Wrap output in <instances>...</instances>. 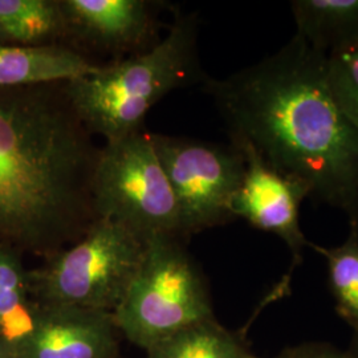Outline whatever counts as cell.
<instances>
[{
    "mask_svg": "<svg viewBox=\"0 0 358 358\" xmlns=\"http://www.w3.org/2000/svg\"><path fill=\"white\" fill-rule=\"evenodd\" d=\"M203 84L231 142L251 146L358 230V128L333 97L322 53L294 35L256 64Z\"/></svg>",
    "mask_w": 358,
    "mask_h": 358,
    "instance_id": "cell-1",
    "label": "cell"
},
{
    "mask_svg": "<svg viewBox=\"0 0 358 358\" xmlns=\"http://www.w3.org/2000/svg\"><path fill=\"white\" fill-rule=\"evenodd\" d=\"M99 154L64 84L0 88V241L44 257L76 243Z\"/></svg>",
    "mask_w": 358,
    "mask_h": 358,
    "instance_id": "cell-2",
    "label": "cell"
},
{
    "mask_svg": "<svg viewBox=\"0 0 358 358\" xmlns=\"http://www.w3.org/2000/svg\"><path fill=\"white\" fill-rule=\"evenodd\" d=\"M198 32V16L179 13L152 48L64 83L65 96L90 134L108 142L143 130L148 112L171 90L205 83Z\"/></svg>",
    "mask_w": 358,
    "mask_h": 358,
    "instance_id": "cell-3",
    "label": "cell"
},
{
    "mask_svg": "<svg viewBox=\"0 0 358 358\" xmlns=\"http://www.w3.org/2000/svg\"><path fill=\"white\" fill-rule=\"evenodd\" d=\"M146 241L112 220L97 219L73 245L28 271L34 301L115 313L140 269Z\"/></svg>",
    "mask_w": 358,
    "mask_h": 358,
    "instance_id": "cell-4",
    "label": "cell"
},
{
    "mask_svg": "<svg viewBox=\"0 0 358 358\" xmlns=\"http://www.w3.org/2000/svg\"><path fill=\"white\" fill-rule=\"evenodd\" d=\"M179 239L167 234L148 238L140 269L113 313L118 332L143 350L215 319L205 278Z\"/></svg>",
    "mask_w": 358,
    "mask_h": 358,
    "instance_id": "cell-5",
    "label": "cell"
},
{
    "mask_svg": "<svg viewBox=\"0 0 358 358\" xmlns=\"http://www.w3.org/2000/svg\"><path fill=\"white\" fill-rule=\"evenodd\" d=\"M93 210L143 239L155 234L182 238L178 206L166 174L143 130L106 142L92 180Z\"/></svg>",
    "mask_w": 358,
    "mask_h": 358,
    "instance_id": "cell-6",
    "label": "cell"
},
{
    "mask_svg": "<svg viewBox=\"0 0 358 358\" xmlns=\"http://www.w3.org/2000/svg\"><path fill=\"white\" fill-rule=\"evenodd\" d=\"M178 206L182 238L234 220L232 205L245 169L234 145L150 133Z\"/></svg>",
    "mask_w": 358,
    "mask_h": 358,
    "instance_id": "cell-7",
    "label": "cell"
},
{
    "mask_svg": "<svg viewBox=\"0 0 358 358\" xmlns=\"http://www.w3.org/2000/svg\"><path fill=\"white\" fill-rule=\"evenodd\" d=\"M234 145L245 161L243 179L232 205L234 217L279 236L289 248L294 263H299L309 243L299 220L300 206L310 196L307 186L269 166L251 146Z\"/></svg>",
    "mask_w": 358,
    "mask_h": 358,
    "instance_id": "cell-8",
    "label": "cell"
},
{
    "mask_svg": "<svg viewBox=\"0 0 358 358\" xmlns=\"http://www.w3.org/2000/svg\"><path fill=\"white\" fill-rule=\"evenodd\" d=\"M34 328L13 358H117L113 313L36 303Z\"/></svg>",
    "mask_w": 358,
    "mask_h": 358,
    "instance_id": "cell-9",
    "label": "cell"
},
{
    "mask_svg": "<svg viewBox=\"0 0 358 358\" xmlns=\"http://www.w3.org/2000/svg\"><path fill=\"white\" fill-rule=\"evenodd\" d=\"M59 4L68 38L100 50H136L153 32V6L143 0H59Z\"/></svg>",
    "mask_w": 358,
    "mask_h": 358,
    "instance_id": "cell-10",
    "label": "cell"
},
{
    "mask_svg": "<svg viewBox=\"0 0 358 358\" xmlns=\"http://www.w3.org/2000/svg\"><path fill=\"white\" fill-rule=\"evenodd\" d=\"M99 68L87 56L63 44H0V88L64 84Z\"/></svg>",
    "mask_w": 358,
    "mask_h": 358,
    "instance_id": "cell-11",
    "label": "cell"
},
{
    "mask_svg": "<svg viewBox=\"0 0 358 358\" xmlns=\"http://www.w3.org/2000/svg\"><path fill=\"white\" fill-rule=\"evenodd\" d=\"M296 34L324 56L358 38V0H294Z\"/></svg>",
    "mask_w": 358,
    "mask_h": 358,
    "instance_id": "cell-12",
    "label": "cell"
},
{
    "mask_svg": "<svg viewBox=\"0 0 358 358\" xmlns=\"http://www.w3.org/2000/svg\"><path fill=\"white\" fill-rule=\"evenodd\" d=\"M36 303L22 252L0 241V341L15 349L34 328Z\"/></svg>",
    "mask_w": 358,
    "mask_h": 358,
    "instance_id": "cell-13",
    "label": "cell"
},
{
    "mask_svg": "<svg viewBox=\"0 0 358 358\" xmlns=\"http://www.w3.org/2000/svg\"><path fill=\"white\" fill-rule=\"evenodd\" d=\"M0 32L16 45H53L68 38L59 0H0Z\"/></svg>",
    "mask_w": 358,
    "mask_h": 358,
    "instance_id": "cell-14",
    "label": "cell"
},
{
    "mask_svg": "<svg viewBox=\"0 0 358 358\" xmlns=\"http://www.w3.org/2000/svg\"><path fill=\"white\" fill-rule=\"evenodd\" d=\"M148 358H256L215 319L192 324L146 350Z\"/></svg>",
    "mask_w": 358,
    "mask_h": 358,
    "instance_id": "cell-15",
    "label": "cell"
},
{
    "mask_svg": "<svg viewBox=\"0 0 358 358\" xmlns=\"http://www.w3.org/2000/svg\"><path fill=\"white\" fill-rule=\"evenodd\" d=\"M349 227L348 238L337 247L312 242L308 247L325 259L336 310L358 334V230L355 226Z\"/></svg>",
    "mask_w": 358,
    "mask_h": 358,
    "instance_id": "cell-16",
    "label": "cell"
},
{
    "mask_svg": "<svg viewBox=\"0 0 358 358\" xmlns=\"http://www.w3.org/2000/svg\"><path fill=\"white\" fill-rule=\"evenodd\" d=\"M325 65L336 103L358 128V38L327 55Z\"/></svg>",
    "mask_w": 358,
    "mask_h": 358,
    "instance_id": "cell-17",
    "label": "cell"
},
{
    "mask_svg": "<svg viewBox=\"0 0 358 358\" xmlns=\"http://www.w3.org/2000/svg\"><path fill=\"white\" fill-rule=\"evenodd\" d=\"M276 358H350L345 352L328 344H303L282 350Z\"/></svg>",
    "mask_w": 358,
    "mask_h": 358,
    "instance_id": "cell-18",
    "label": "cell"
},
{
    "mask_svg": "<svg viewBox=\"0 0 358 358\" xmlns=\"http://www.w3.org/2000/svg\"><path fill=\"white\" fill-rule=\"evenodd\" d=\"M0 358H13V348L0 341Z\"/></svg>",
    "mask_w": 358,
    "mask_h": 358,
    "instance_id": "cell-19",
    "label": "cell"
},
{
    "mask_svg": "<svg viewBox=\"0 0 358 358\" xmlns=\"http://www.w3.org/2000/svg\"><path fill=\"white\" fill-rule=\"evenodd\" d=\"M350 358H358V334H355V340L349 352H346Z\"/></svg>",
    "mask_w": 358,
    "mask_h": 358,
    "instance_id": "cell-20",
    "label": "cell"
},
{
    "mask_svg": "<svg viewBox=\"0 0 358 358\" xmlns=\"http://www.w3.org/2000/svg\"><path fill=\"white\" fill-rule=\"evenodd\" d=\"M0 44H8V43H7V40H6L4 36L1 35V32H0Z\"/></svg>",
    "mask_w": 358,
    "mask_h": 358,
    "instance_id": "cell-21",
    "label": "cell"
}]
</instances>
